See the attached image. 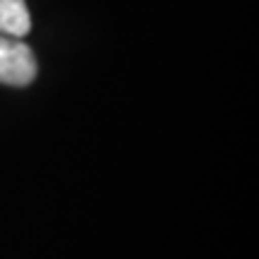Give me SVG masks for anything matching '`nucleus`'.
Masks as SVG:
<instances>
[{"label": "nucleus", "instance_id": "f257e3e1", "mask_svg": "<svg viewBox=\"0 0 259 259\" xmlns=\"http://www.w3.org/2000/svg\"><path fill=\"white\" fill-rule=\"evenodd\" d=\"M36 77V58L31 48L15 36L0 34V84L27 87Z\"/></svg>", "mask_w": 259, "mask_h": 259}, {"label": "nucleus", "instance_id": "f03ea898", "mask_svg": "<svg viewBox=\"0 0 259 259\" xmlns=\"http://www.w3.org/2000/svg\"><path fill=\"white\" fill-rule=\"evenodd\" d=\"M31 29V17L24 0H0V34L24 38Z\"/></svg>", "mask_w": 259, "mask_h": 259}]
</instances>
